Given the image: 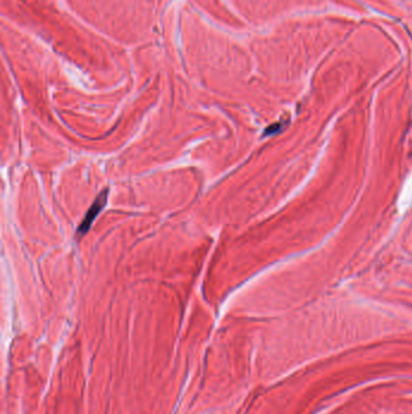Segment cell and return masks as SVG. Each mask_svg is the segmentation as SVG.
<instances>
[{
  "label": "cell",
  "instance_id": "6da1fadb",
  "mask_svg": "<svg viewBox=\"0 0 412 414\" xmlns=\"http://www.w3.org/2000/svg\"><path fill=\"white\" fill-rule=\"evenodd\" d=\"M108 194H109V189L106 188V189H104L103 192H102L100 195L97 196V199L94 200V202L92 204V206L90 207L88 212L86 213L85 219H84L82 223H81V225H80L79 230H78L76 235H79L81 237V236L85 235L87 231L90 230L92 223L94 222L96 217L100 215V213L102 212V210H103L104 206H106V201H108Z\"/></svg>",
  "mask_w": 412,
  "mask_h": 414
}]
</instances>
